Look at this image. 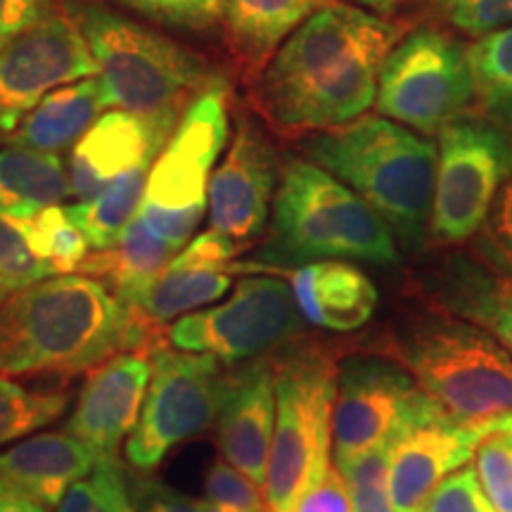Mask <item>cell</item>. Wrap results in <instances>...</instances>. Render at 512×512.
Returning <instances> with one entry per match:
<instances>
[{"label": "cell", "instance_id": "6da1fadb", "mask_svg": "<svg viewBox=\"0 0 512 512\" xmlns=\"http://www.w3.org/2000/svg\"><path fill=\"white\" fill-rule=\"evenodd\" d=\"M399 24L335 3L311 15L261 72V110L290 131H330L363 117L377 98Z\"/></svg>", "mask_w": 512, "mask_h": 512}, {"label": "cell", "instance_id": "7a4b0ae2", "mask_svg": "<svg viewBox=\"0 0 512 512\" xmlns=\"http://www.w3.org/2000/svg\"><path fill=\"white\" fill-rule=\"evenodd\" d=\"M162 325L81 273L50 275L0 306V375L69 380L124 351L166 347Z\"/></svg>", "mask_w": 512, "mask_h": 512}, {"label": "cell", "instance_id": "3957f363", "mask_svg": "<svg viewBox=\"0 0 512 512\" xmlns=\"http://www.w3.org/2000/svg\"><path fill=\"white\" fill-rule=\"evenodd\" d=\"M304 152L363 197L401 240H420L432 214L434 143L382 114H363L311 138Z\"/></svg>", "mask_w": 512, "mask_h": 512}, {"label": "cell", "instance_id": "277c9868", "mask_svg": "<svg viewBox=\"0 0 512 512\" xmlns=\"http://www.w3.org/2000/svg\"><path fill=\"white\" fill-rule=\"evenodd\" d=\"M67 12L98 60L107 107L176 131L211 81L207 62L157 31L98 3H69Z\"/></svg>", "mask_w": 512, "mask_h": 512}, {"label": "cell", "instance_id": "5b68a950", "mask_svg": "<svg viewBox=\"0 0 512 512\" xmlns=\"http://www.w3.org/2000/svg\"><path fill=\"white\" fill-rule=\"evenodd\" d=\"M264 256L275 264L358 259L394 266L399 261L387 221L311 159L285 162Z\"/></svg>", "mask_w": 512, "mask_h": 512}, {"label": "cell", "instance_id": "8992f818", "mask_svg": "<svg viewBox=\"0 0 512 512\" xmlns=\"http://www.w3.org/2000/svg\"><path fill=\"white\" fill-rule=\"evenodd\" d=\"M275 430L264 496L268 512H290L330 470L337 366L320 349H292L275 358Z\"/></svg>", "mask_w": 512, "mask_h": 512}, {"label": "cell", "instance_id": "52a82bcc", "mask_svg": "<svg viewBox=\"0 0 512 512\" xmlns=\"http://www.w3.org/2000/svg\"><path fill=\"white\" fill-rule=\"evenodd\" d=\"M403 363L456 425L482 427L512 413V356L484 330L463 323L422 328Z\"/></svg>", "mask_w": 512, "mask_h": 512}, {"label": "cell", "instance_id": "ba28073f", "mask_svg": "<svg viewBox=\"0 0 512 512\" xmlns=\"http://www.w3.org/2000/svg\"><path fill=\"white\" fill-rule=\"evenodd\" d=\"M477 86L467 48L434 29L401 38L377 81V112L396 124L434 136L475 100Z\"/></svg>", "mask_w": 512, "mask_h": 512}, {"label": "cell", "instance_id": "9c48e42d", "mask_svg": "<svg viewBox=\"0 0 512 512\" xmlns=\"http://www.w3.org/2000/svg\"><path fill=\"white\" fill-rule=\"evenodd\" d=\"M512 178V143L501 126L460 117L439 131L430 230L463 242L489 219L498 190Z\"/></svg>", "mask_w": 512, "mask_h": 512}, {"label": "cell", "instance_id": "30bf717a", "mask_svg": "<svg viewBox=\"0 0 512 512\" xmlns=\"http://www.w3.org/2000/svg\"><path fill=\"white\" fill-rule=\"evenodd\" d=\"M150 361L143 413L126 444V460L140 472L155 470L171 448L214 425L228 375L209 354L159 347Z\"/></svg>", "mask_w": 512, "mask_h": 512}, {"label": "cell", "instance_id": "8fae6325", "mask_svg": "<svg viewBox=\"0 0 512 512\" xmlns=\"http://www.w3.org/2000/svg\"><path fill=\"white\" fill-rule=\"evenodd\" d=\"M302 330L292 287L280 278H245L216 309L183 316L166 332L174 349L221 361H249L290 342Z\"/></svg>", "mask_w": 512, "mask_h": 512}, {"label": "cell", "instance_id": "7c38bea8", "mask_svg": "<svg viewBox=\"0 0 512 512\" xmlns=\"http://www.w3.org/2000/svg\"><path fill=\"white\" fill-rule=\"evenodd\" d=\"M441 413L411 375L387 361L356 358L337 377L332 411L335 460H347L394 441L413 422Z\"/></svg>", "mask_w": 512, "mask_h": 512}, {"label": "cell", "instance_id": "4fadbf2b", "mask_svg": "<svg viewBox=\"0 0 512 512\" xmlns=\"http://www.w3.org/2000/svg\"><path fill=\"white\" fill-rule=\"evenodd\" d=\"M100 74L69 12H55L0 48V136H12L46 95Z\"/></svg>", "mask_w": 512, "mask_h": 512}, {"label": "cell", "instance_id": "5bb4252c", "mask_svg": "<svg viewBox=\"0 0 512 512\" xmlns=\"http://www.w3.org/2000/svg\"><path fill=\"white\" fill-rule=\"evenodd\" d=\"M228 86L216 76L192 100L147 176L145 207L207 209L211 169L228 140Z\"/></svg>", "mask_w": 512, "mask_h": 512}, {"label": "cell", "instance_id": "9a60e30c", "mask_svg": "<svg viewBox=\"0 0 512 512\" xmlns=\"http://www.w3.org/2000/svg\"><path fill=\"white\" fill-rule=\"evenodd\" d=\"M278 162L264 133L242 121L226 159L209 181L211 230L245 242L261 233L275 200Z\"/></svg>", "mask_w": 512, "mask_h": 512}, {"label": "cell", "instance_id": "2e32d148", "mask_svg": "<svg viewBox=\"0 0 512 512\" xmlns=\"http://www.w3.org/2000/svg\"><path fill=\"white\" fill-rule=\"evenodd\" d=\"M150 377L152 361L143 351H124L88 370L67 432L100 458H117L121 441L136 430Z\"/></svg>", "mask_w": 512, "mask_h": 512}, {"label": "cell", "instance_id": "e0dca14e", "mask_svg": "<svg viewBox=\"0 0 512 512\" xmlns=\"http://www.w3.org/2000/svg\"><path fill=\"white\" fill-rule=\"evenodd\" d=\"M484 434L456 425L444 413L413 422L394 441L389 494L396 512H425L437 486L475 458Z\"/></svg>", "mask_w": 512, "mask_h": 512}, {"label": "cell", "instance_id": "ac0fdd59", "mask_svg": "<svg viewBox=\"0 0 512 512\" xmlns=\"http://www.w3.org/2000/svg\"><path fill=\"white\" fill-rule=\"evenodd\" d=\"M171 131L131 112H107L74 145L69 159V195L91 202L126 171L155 162Z\"/></svg>", "mask_w": 512, "mask_h": 512}, {"label": "cell", "instance_id": "d6986e66", "mask_svg": "<svg viewBox=\"0 0 512 512\" xmlns=\"http://www.w3.org/2000/svg\"><path fill=\"white\" fill-rule=\"evenodd\" d=\"M219 448L235 470L266 484L275 430V384L271 363H247L226 375L219 411Z\"/></svg>", "mask_w": 512, "mask_h": 512}, {"label": "cell", "instance_id": "ffe728a7", "mask_svg": "<svg viewBox=\"0 0 512 512\" xmlns=\"http://www.w3.org/2000/svg\"><path fill=\"white\" fill-rule=\"evenodd\" d=\"M98 451L69 432H46L0 453V494L55 508L72 486L95 470Z\"/></svg>", "mask_w": 512, "mask_h": 512}, {"label": "cell", "instance_id": "44dd1931", "mask_svg": "<svg viewBox=\"0 0 512 512\" xmlns=\"http://www.w3.org/2000/svg\"><path fill=\"white\" fill-rule=\"evenodd\" d=\"M285 275L299 313L318 328L349 332L373 318L377 290L361 268L344 261H311Z\"/></svg>", "mask_w": 512, "mask_h": 512}, {"label": "cell", "instance_id": "7402d4cb", "mask_svg": "<svg viewBox=\"0 0 512 512\" xmlns=\"http://www.w3.org/2000/svg\"><path fill=\"white\" fill-rule=\"evenodd\" d=\"M332 0H223L221 22L238 67L261 74L280 46Z\"/></svg>", "mask_w": 512, "mask_h": 512}, {"label": "cell", "instance_id": "603a6c76", "mask_svg": "<svg viewBox=\"0 0 512 512\" xmlns=\"http://www.w3.org/2000/svg\"><path fill=\"white\" fill-rule=\"evenodd\" d=\"M107 107L100 76L74 81L46 95L10 136V147L57 155L79 143Z\"/></svg>", "mask_w": 512, "mask_h": 512}, {"label": "cell", "instance_id": "cb8c5ba5", "mask_svg": "<svg viewBox=\"0 0 512 512\" xmlns=\"http://www.w3.org/2000/svg\"><path fill=\"white\" fill-rule=\"evenodd\" d=\"M67 195L69 178L60 157L22 147L0 150V214L24 221Z\"/></svg>", "mask_w": 512, "mask_h": 512}, {"label": "cell", "instance_id": "d4e9b609", "mask_svg": "<svg viewBox=\"0 0 512 512\" xmlns=\"http://www.w3.org/2000/svg\"><path fill=\"white\" fill-rule=\"evenodd\" d=\"M174 254L176 249L157 238L143 219L136 216L112 247L86 256L76 271L105 283L114 294H124L166 271L174 261Z\"/></svg>", "mask_w": 512, "mask_h": 512}, {"label": "cell", "instance_id": "484cf974", "mask_svg": "<svg viewBox=\"0 0 512 512\" xmlns=\"http://www.w3.org/2000/svg\"><path fill=\"white\" fill-rule=\"evenodd\" d=\"M230 290V275L226 271L207 268H166L147 283L117 294L121 302L136 309L152 323L162 325L197 306L216 302Z\"/></svg>", "mask_w": 512, "mask_h": 512}, {"label": "cell", "instance_id": "4316f807", "mask_svg": "<svg viewBox=\"0 0 512 512\" xmlns=\"http://www.w3.org/2000/svg\"><path fill=\"white\" fill-rule=\"evenodd\" d=\"M152 164L126 171V174L114 178L95 200L76 202L74 207L67 209L72 221L86 235L88 245L107 249L121 238L128 223L136 219L140 207H143Z\"/></svg>", "mask_w": 512, "mask_h": 512}, {"label": "cell", "instance_id": "83f0119b", "mask_svg": "<svg viewBox=\"0 0 512 512\" xmlns=\"http://www.w3.org/2000/svg\"><path fill=\"white\" fill-rule=\"evenodd\" d=\"M453 306L484 325L512 356V278L463 268L453 285Z\"/></svg>", "mask_w": 512, "mask_h": 512}, {"label": "cell", "instance_id": "f1b7e54d", "mask_svg": "<svg viewBox=\"0 0 512 512\" xmlns=\"http://www.w3.org/2000/svg\"><path fill=\"white\" fill-rule=\"evenodd\" d=\"M24 235L38 259L50 266L55 275H67L76 271L88 256V240L79 226L72 221L69 211L55 207L41 209L38 214L22 221Z\"/></svg>", "mask_w": 512, "mask_h": 512}, {"label": "cell", "instance_id": "f546056e", "mask_svg": "<svg viewBox=\"0 0 512 512\" xmlns=\"http://www.w3.org/2000/svg\"><path fill=\"white\" fill-rule=\"evenodd\" d=\"M69 394L62 387L29 389L0 375V446L60 418Z\"/></svg>", "mask_w": 512, "mask_h": 512}, {"label": "cell", "instance_id": "4dcf8cb0", "mask_svg": "<svg viewBox=\"0 0 512 512\" xmlns=\"http://www.w3.org/2000/svg\"><path fill=\"white\" fill-rule=\"evenodd\" d=\"M394 441L370 448L361 456L337 465L349 486L354 512H396L392 494H389V465H392Z\"/></svg>", "mask_w": 512, "mask_h": 512}, {"label": "cell", "instance_id": "1f68e13d", "mask_svg": "<svg viewBox=\"0 0 512 512\" xmlns=\"http://www.w3.org/2000/svg\"><path fill=\"white\" fill-rule=\"evenodd\" d=\"M477 95L484 107L512 95V27L479 38L467 48Z\"/></svg>", "mask_w": 512, "mask_h": 512}, {"label": "cell", "instance_id": "d6a6232c", "mask_svg": "<svg viewBox=\"0 0 512 512\" xmlns=\"http://www.w3.org/2000/svg\"><path fill=\"white\" fill-rule=\"evenodd\" d=\"M50 275H55L50 266L31 252L22 219L0 214V285L17 292Z\"/></svg>", "mask_w": 512, "mask_h": 512}, {"label": "cell", "instance_id": "836d02e7", "mask_svg": "<svg viewBox=\"0 0 512 512\" xmlns=\"http://www.w3.org/2000/svg\"><path fill=\"white\" fill-rule=\"evenodd\" d=\"M475 472L496 512H512V441L486 434L475 453Z\"/></svg>", "mask_w": 512, "mask_h": 512}, {"label": "cell", "instance_id": "e575fe53", "mask_svg": "<svg viewBox=\"0 0 512 512\" xmlns=\"http://www.w3.org/2000/svg\"><path fill=\"white\" fill-rule=\"evenodd\" d=\"M204 503L211 512H266L259 484L228 463H214L204 479Z\"/></svg>", "mask_w": 512, "mask_h": 512}, {"label": "cell", "instance_id": "d590c367", "mask_svg": "<svg viewBox=\"0 0 512 512\" xmlns=\"http://www.w3.org/2000/svg\"><path fill=\"white\" fill-rule=\"evenodd\" d=\"M451 27L484 38L512 27V0H430Z\"/></svg>", "mask_w": 512, "mask_h": 512}, {"label": "cell", "instance_id": "8d00e7d4", "mask_svg": "<svg viewBox=\"0 0 512 512\" xmlns=\"http://www.w3.org/2000/svg\"><path fill=\"white\" fill-rule=\"evenodd\" d=\"M117 3L169 27L202 31L219 22L223 0H117Z\"/></svg>", "mask_w": 512, "mask_h": 512}, {"label": "cell", "instance_id": "74e56055", "mask_svg": "<svg viewBox=\"0 0 512 512\" xmlns=\"http://www.w3.org/2000/svg\"><path fill=\"white\" fill-rule=\"evenodd\" d=\"M425 512H496L482 491L477 472L472 467H460L437 486Z\"/></svg>", "mask_w": 512, "mask_h": 512}, {"label": "cell", "instance_id": "f35d334b", "mask_svg": "<svg viewBox=\"0 0 512 512\" xmlns=\"http://www.w3.org/2000/svg\"><path fill=\"white\" fill-rule=\"evenodd\" d=\"M240 242L230 240L228 235L207 230L188 242L185 249L171 261V268H207V271H228L230 259L238 254Z\"/></svg>", "mask_w": 512, "mask_h": 512}, {"label": "cell", "instance_id": "ab89813d", "mask_svg": "<svg viewBox=\"0 0 512 512\" xmlns=\"http://www.w3.org/2000/svg\"><path fill=\"white\" fill-rule=\"evenodd\" d=\"M290 512H354L349 486L339 467H330L323 479L309 486Z\"/></svg>", "mask_w": 512, "mask_h": 512}, {"label": "cell", "instance_id": "60d3db41", "mask_svg": "<svg viewBox=\"0 0 512 512\" xmlns=\"http://www.w3.org/2000/svg\"><path fill=\"white\" fill-rule=\"evenodd\" d=\"M57 0H0V48L55 15Z\"/></svg>", "mask_w": 512, "mask_h": 512}, {"label": "cell", "instance_id": "b9f144b4", "mask_svg": "<svg viewBox=\"0 0 512 512\" xmlns=\"http://www.w3.org/2000/svg\"><path fill=\"white\" fill-rule=\"evenodd\" d=\"M131 498L138 512H211L207 503L185 498L171 491L169 486L152 482L147 477L136 479V489H133Z\"/></svg>", "mask_w": 512, "mask_h": 512}, {"label": "cell", "instance_id": "7bdbcfd3", "mask_svg": "<svg viewBox=\"0 0 512 512\" xmlns=\"http://www.w3.org/2000/svg\"><path fill=\"white\" fill-rule=\"evenodd\" d=\"M486 245H491V254L512 273V178L503 185L496 200Z\"/></svg>", "mask_w": 512, "mask_h": 512}, {"label": "cell", "instance_id": "ee69618b", "mask_svg": "<svg viewBox=\"0 0 512 512\" xmlns=\"http://www.w3.org/2000/svg\"><path fill=\"white\" fill-rule=\"evenodd\" d=\"M110 501H112V510L114 512H138L136 505H133V498L128 494V482L124 475V467L121 463L117 465L112 477V489H110Z\"/></svg>", "mask_w": 512, "mask_h": 512}, {"label": "cell", "instance_id": "f6af8a7d", "mask_svg": "<svg viewBox=\"0 0 512 512\" xmlns=\"http://www.w3.org/2000/svg\"><path fill=\"white\" fill-rule=\"evenodd\" d=\"M486 112H489V119L494 121L496 126L503 128L505 136H508L512 143V95L510 98H503L498 102H491V105H486Z\"/></svg>", "mask_w": 512, "mask_h": 512}, {"label": "cell", "instance_id": "bcb514c9", "mask_svg": "<svg viewBox=\"0 0 512 512\" xmlns=\"http://www.w3.org/2000/svg\"><path fill=\"white\" fill-rule=\"evenodd\" d=\"M0 512H48V508L24 496L0 494Z\"/></svg>", "mask_w": 512, "mask_h": 512}, {"label": "cell", "instance_id": "7dc6e473", "mask_svg": "<svg viewBox=\"0 0 512 512\" xmlns=\"http://www.w3.org/2000/svg\"><path fill=\"white\" fill-rule=\"evenodd\" d=\"M479 430H482L484 437L486 434H503L505 439L512 441V413L503 415V418H498L494 422H486V425L479 427Z\"/></svg>", "mask_w": 512, "mask_h": 512}, {"label": "cell", "instance_id": "c3c4849f", "mask_svg": "<svg viewBox=\"0 0 512 512\" xmlns=\"http://www.w3.org/2000/svg\"><path fill=\"white\" fill-rule=\"evenodd\" d=\"M358 5L370 12H380V15H392V12L399 8L403 0H356Z\"/></svg>", "mask_w": 512, "mask_h": 512}, {"label": "cell", "instance_id": "681fc988", "mask_svg": "<svg viewBox=\"0 0 512 512\" xmlns=\"http://www.w3.org/2000/svg\"><path fill=\"white\" fill-rule=\"evenodd\" d=\"M10 290H5V287L3 285H0V306H3L5 302H8V297H10Z\"/></svg>", "mask_w": 512, "mask_h": 512}]
</instances>
